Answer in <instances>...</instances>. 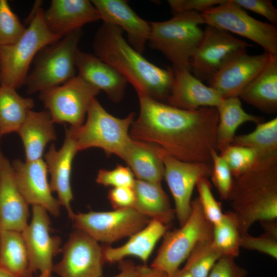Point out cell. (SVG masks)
<instances>
[{
  "mask_svg": "<svg viewBox=\"0 0 277 277\" xmlns=\"http://www.w3.org/2000/svg\"><path fill=\"white\" fill-rule=\"evenodd\" d=\"M100 90L80 75L65 83L39 92V97L54 123L84 124L91 104Z\"/></svg>",
  "mask_w": 277,
  "mask_h": 277,
  "instance_id": "9",
  "label": "cell"
},
{
  "mask_svg": "<svg viewBox=\"0 0 277 277\" xmlns=\"http://www.w3.org/2000/svg\"><path fill=\"white\" fill-rule=\"evenodd\" d=\"M225 0H169L168 3L173 13L183 12H202L224 3Z\"/></svg>",
  "mask_w": 277,
  "mask_h": 277,
  "instance_id": "43",
  "label": "cell"
},
{
  "mask_svg": "<svg viewBox=\"0 0 277 277\" xmlns=\"http://www.w3.org/2000/svg\"><path fill=\"white\" fill-rule=\"evenodd\" d=\"M48 213L41 206H32L31 223L22 232L32 274L38 270L41 273H51L53 259L62 251L60 237L51 234V223Z\"/></svg>",
  "mask_w": 277,
  "mask_h": 277,
  "instance_id": "15",
  "label": "cell"
},
{
  "mask_svg": "<svg viewBox=\"0 0 277 277\" xmlns=\"http://www.w3.org/2000/svg\"><path fill=\"white\" fill-rule=\"evenodd\" d=\"M75 65L78 75L103 90L111 101L120 102L127 84L126 79L116 69L94 55L77 49Z\"/></svg>",
  "mask_w": 277,
  "mask_h": 277,
  "instance_id": "23",
  "label": "cell"
},
{
  "mask_svg": "<svg viewBox=\"0 0 277 277\" xmlns=\"http://www.w3.org/2000/svg\"><path fill=\"white\" fill-rule=\"evenodd\" d=\"M107 197L114 209L133 207L135 196L133 187H113L109 190Z\"/></svg>",
  "mask_w": 277,
  "mask_h": 277,
  "instance_id": "44",
  "label": "cell"
},
{
  "mask_svg": "<svg viewBox=\"0 0 277 277\" xmlns=\"http://www.w3.org/2000/svg\"><path fill=\"white\" fill-rule=\"evenodd\" d=\"M133 189L135 196L133 208L150 220L165 225L172 222L175 216V210L161 184L135 179Z\"/></svg>",
  "mask_w": 277,
  "mask_h": 277,
  "instance_id": "28",
  "label": "cell"
},
{
  "mask_svg": "<svg viewBox=\"0 0 277 277\" xmlns=\"http://www.w3.org/2000/svg\"><path fill=\"white\" fill-rule=\"evenodd\" d=\"M232 176L236 177L248 170L258 159L252 149L231 144L220 152Z\"/></svg>",
  "mask_w": 277,
  "mask_h": 277,
  "instance_id": "37",
  "label": "cell"
},
{
  "mask_svg": "<svg viewBox=\"0 0 277 277\" xmlns=\"http://www.w3.org/2000/svg\"><path fill=\"white\" fill-rule=\"evenodd\" d=\"M172 277H192L191 274L184 268L179 269Z\"/></svg>",
  "mask_w": 277,
  "mask_h": 277,
  "instance_id": "47",
  "label": "cell"
},
{
  "mask_svg": "<svg viewBox=\"0 0 277 277\" xmlns=\"http://www.w3.org/2000/svg\"><path fill=\"white\" fill-rule=\"evenodd\" d=\"M123 160L127 164L136 179L161 184L164 167L155 145L131 137Z\"/></svg>",
  "mask_w": 277,
  "mask_h": 277,
  "instance_id": "27",
  "label": "cell"
},
{
  "mask_svg": "<svg viewBox=\"0 0 277 277\" xmlns=\"http://www.w3.org/2000/svg\"><path fill=\"white\" fill-rule=\"evenodd\" d=\"M204 24L200 12L176 13L169 20L149 23L148 42L171 62L173 70L190 71L191 58L203 35L200 25Z\"/></svg>",
  "mask_w": 277,
  "mask_h": 277,
  "instance_id": "4",
  "label": "cell"
},
{
  "mask_svg": "<svg viewBox=\"0 0 277 277\" xmlns=\"http://www.w3.org/2000/svg\"><path fill=\"white\" fill-rule=\"evenodd\" d=\"M84 124L69 128L79 151L99 148L107 155L114 154L123 160L126 148L131 139L129 134L135 113L121 118L108 113L95 98L87 113Z\"/></svg>",
  "mask_w": 277,
  "mask_h": 277,
  "instance_id": "6",
  "label": "cell"
},
{
  "mask_svg": "<svg viewBox=\"0 0 277 277\" xmlns=\"http://www.w3.org/2000/svg\"><path fill=\"white\" fill-rule=\"evenodd\" d=\"M28 26L14 44L0 46V85L15 89L25 84L32 61L44 47L62 37L52 33L44 19V10L35 7Z\"/></svg>",
  "mask_w": 277,
  "mask_h": 277,
  "instance_id": "5",
  "label": "cell"
},
{
  "mask_svg": "<svg viewBox=\"0 0 277 277\" xmlns=\"http://www.w3.org/2000/svg\"><path fill=\"white\" fill-rule=\"evenodd\" d=\"M134 175L128 166L117 165L112 170L101 169L99 170L96 178L97 184L105 187H133L135 179Z\"/></svg>",
  "mask_w": 277,
  "mask_h": 277,
  "instance_id": "40",
  "label": "cell"
},
{
  "mask_svg": "<svg viewBox=\"0 0 277 277\" xmlns=\"http://www.w3.org/2000/svg\"><path fill=\"white\" fill-rule=\"evenodd\" d=\"M247 271L239 266L235 258L223 256L215 264L208 277H246Z\"/></svg>",
  "mask_w": 277,
  "mask_h": 277,
  "instance_id": "42",
  "label": "cell"
},
{
  "mask_svg": "<svg viewBox=\"0 0 277 277\" xmlns=\"http://www.w3.org/2000/svg\"><path fill=\"white\" fill-rule=\"evenodd\" d=\"M11 165L17 188L28 204L41 206L58 216L61 205L52 194L45 162L42 159L25 162L16 159Z\"/></svg>",
  "mask_w": 277,
  "mask_h": 277,
  "instance_id": "16",
  "label": "cell"
},
{
  "mask_svg": "<svg viewBox=\"0 0 277 277\" xmlns=\"http://www.w3.org/2000/svg\"><path fill=\"white\" fill-rule=\"evenodd\" d=\"M139 277H168L164 272L146 265H142Z\"/></svg>",
  "mask_w": 277,
  "mask_h": 277,
  "instance_id": "46",
  "label": "cell"
},
{
  "mask_svg": "<svg viewBox=\"0 0 277 277\" xmlns=\"http://www.w3.org/2000/svg\"><path fill=\"white\" fill-rule=\"evenodd\" d=\"M263 232L253 236L248 232L241 234V248L254 250L277 259V223L276 220L260 222Z\"/></svg>",
  "mask_w": 277,
  "mask_h": 277,
  "instance_id": "35",
  "label": "cell"
},
{
  "mask_svg": "<svg viewBox=\"0 0 277 277\" xmlns=\"http://www.w3.org/2000/svg\"><path fill=\"white\" fill-rule=\"evenodd\" d=\"M0 266L16 277H33L22 232L0 230Z\"/></svg>",
  "mask_w": 277,
  "mask_h": 277,
  "instance_id": "31",
  "label": "cell"
},
{
  "mask_svg": "<svg viewBox=\"0 0 277 277\" xmlns=\"http://www.w3.org/2000/svg\"><path fill=\"white\" fill-rule=\"evenodd\" d=\"M1 137L0 136V143H1ZM4 158V156H3L1 150V148H0V168H1L2 163L3 161Z\"/></svg>",
  "mask_w": 277,
  "mask_h": 277,
  "instance_id": "50",
  "label": "cell"
},
{
  "mask_svg": "<svg viewBox=\"0 0 277 277\" xmlns=\"http://www.w3.org/2000/svg\"><path fill=\"white\" fill-rule=\"evenodd\" d=\"M118 27L103 22L93 44L95 56L113 67L133 86L157 100H167L174 82L173 69L156 66L124 39Z\"/></svg>",
  "mask_w": 277,
  "mask_h": 277,
  "instance_id": "2",
  "label": "cell"
},
{
  "mask_svg": "<svg viewBox=\"0 0 277 277\" xmlns=\"http://www.w3.org/2000/svg\"><path fill=\"white\" fill-rule=\"evenodd\" d=\"M119 269L120 272L113 277H139L141 266H135L130 261H120Z\"/></svg>",
  "mask_w": 277,
  "mask_h": 277,
  "instance_id": "45",
  "label": "cell"
},
{
  "mask_svg": "<svg viewBox=\"0 0 277 277\" xmlns=\"http://www.w3.org/2000/svg\"><path fill=\"white\" fill-rule=\"evenodd\" d=\"M243 9L257 13L268 20L270 24H277V9L269 0H231Z\"/></svg>",
  "mask_w": 277,
  "mask_h": 277,
  "instance_id": "41",
  "label": "cell"
},
{
  "mask_svg": "<svg viewBox=\"0 0 277 277\" xmlns=\"http://www.w3.org/2000/svg\"><path fill=\"white\" fill-rule=\"evenodd\" d=\"M252 46L231 33L207 25L190 62L191 73L201 81L210 80L218 71Z\"/></svg>",
  "mask_w": 277,
  "mask_h": 277,
  "instance_id": "10",
  "label": "cell"
},
{
  "mask_svg": "<svg viewBox=\"0 0 277 277\" xmlns=\"http://www.w3.org/2000/svg\"><path fill=\"white\" fill-rule=\"evenodd\" d=\"M223 256L212 240L202 241L193 248L183 268L192 277H208L215 264Z\"/></svg>",
  "mask_w": 277,
  "mask_h": 277,
  "instance_id": "34",
  "label": "cell"
},
{
  "mask_svg": "<svg viewBox=\"0 0 277 277\" xmlns=\"http://www.w3.org/2000/svg\"><path fill=\"white\" fill-rule=\"evenodd\" d=\"M219 123L216 129V146L220 152L232 144L237 129L246 122H262L259 116L249 114L242 107L239 97L223 98L216 108Z\"/></svg>",
  "mask_w": 277,
  "mask_h": 277,
  "instance_id": "29",
  "label": "cell"
},
{
  "mask_svg": "<svg viewBox=\"0 0 277 277\" xmlns=\"http://www.w3.org/2000/svg\"><path fill=\"white\" fill-rule=\"evenodd\" d=\"M75 228L96 241L111 244L130 237L151 220L133 207L110 211H90L74 213L71 220Z\"/></svg>",
  "mask_w": 277,
  "mask_h": 277,
  "instance_id": "12",
  "label": "cell"
},
{
  "mask_svg": "<svg viewBox=\"0 0 277 277\" xmlns=\"http://www.w3.org/2000/svg\"><path fill=\"white\" fill-rule=\"evenodd\" d=\"M43 15L48 30L62 38L101 19L97 9L88 0H52Z\"/></svg>",
  "mask_w": 277,
  "mask_h": 277,
  "instance_id": "19",
  "label": "cell"
},
{
  "mask_svg": "<svg viewBox=\"0 0 277 277\" xmlns=\"http://www.w3.org/2000/svg\"><path fill=\"white\" fill-rule=\"evenodd\" d=\"M26 28L6 0H0V46L12 45L23 35Z\"/></svg>",
  "mask_w": 277,
  "mask_h": 277,
  "instance_id": "36",
  "label": "cell"
},
{
  "mask_svg": "<svg viewBox=\"0 0 277 277\" xmlns=\"http://www.w3.org/2000/svg\"><path fill=\"white\" fill-rule=\"evenodd\" d=\"M62 252L61 261L52 269L60 277H102L103 247L86 233L77 229L72 232Z\"/></svg>",
  "mask_w": 277,
  "mask_h": 277,
  "instance_id": "14",
  "label": "cell"
},
{
  "mask_svg": "<svg viewBox=\"0 0 277 277\" xmlns=\"http://www.w3.org/2000/svg\"><path fill=\"white\" fill-rule=\"evenodd\" d=\"M140 113L129 131L133 139L159 147L182 161L212 165L217 150L219 113L216 108L185 110L136 91Z\"/></svg>",
  "mask_w": 277,
  "mask_h": 277,
  "instance_id": "1",
  "label": "cell"
},
{
  "mask_svg": "<svg viewBox=\"0 0 277 277\" xmlns=\"http://www.w3.org/2000/svg\"><path fill=\"white\" fill-rule=\"evenodd\" d=\"M232 144L248 147L256 153L258 159L277 154V118L256 124L252 132L235 135Z\"/></svg>",
  "mask_w": 277,
  "mask_h": 277,
  "instance_id": "32",
  "label": "cell"
},
{
  "mask_svg": "<svg viewBox=\"0 0 277 277\" xmlns=\"http://www.w3.org/2000/svg\"><path fill=\"white\" fill-rule=\"evenodd\" d=\"M167 230L168 226L151 220L145 227L130 236L129 240L121 246H103L105 262L115 263L133 256L146 263L156 243Z\"/></svg>",
  "mask_w": 277,
  "mask_h": 277,
  "instance_id": "24",
  "label": "cell"
},
{
  "mask_svg": "<svg viewBox=\"0 0 277 277\" xmlns=\"http://www.w3.org/2000/svg\"><path fill=\"white\" fill-rule=\"evenodd\" d=\"M38 277H51V273L50 272L41 273V274Z\"/></svg>",
  "mask_w": 277,
  "mask_h": 277,
  "instance_id": "49",
  "label": "cell"
},
{
  "mask_svg": "<svg viewBox=\"0 0 277 277\" xmlns=\"http://www.w3.org/2000/svg\"><path fill=\"white\" fill-rule=\"evenodd\" d=\"M174 82L167 100L168 104L185 110L203 107L217 108L223 98L205 85L188 69L173 70Z\"/></svg>",
  "mask_w": 277,
  "mask_h": 277,
  "instance_id": "22",
  "label": "cell"
},
{
  "mask_svg": "<svg viewBox=\"0 0 277 277\" xmlns=\"http://www.w3.org/2000/svg\"><path fill=\"white\" fill-rule=\"evenodd\" d=\"M203 212L206 219L213 225L219 224L222 219L224 212L222 204L218 202L212 193V186L208 179H200L196 185Z\"/></svg>",
  "mask_w": 277,
  "mask_h": 277,
  "instance_id": "38",
  "label": "cell"
},
{
  "mask_svg": "<svg viewBox=\"0 0 277 277\" xmlns=\"http://www.w3.org/2000/svg\"><path fill=\"white\" fill-rule=\"evenodd\" d=\"M269 59V54L250 55L247 53L235 58L208 81L209 87L223 98L239 97L244 89L259 74Z\"/></svg>",
  "mask_w": 277,
  "mask_h": 277,
  "instance_id": "18",
  "label": "cell"
},
{
  "mask_svg": "<svg viewBox=\"0 0 277 277\" xmlns=\"http://www.w3.org/2000/svg\"><path fill=\"white\" fill-rule=\"evenodd\" d=\"M78 152L76 141L70 128L66 130L64 143L59 150L52 144L45 154V163L50 175L51 189L56 192L61 206L66 208L69 218L74 214L71 207L73 194L71 186L72 162Z\"/></svg>",
  "mask_w": 277,
  "mask_h": 277,
  "instance_id": "17",
  "label": "cell"
},
{
  "mask_svg": "<svg viewBox=\"0 0 277 277\" xmlns=\"http://www.w3.org/2000/svg\"><path fill=\"white\" fill-rule=\"evenodd\" d=\"M204 23L247 38L260 45L265 52L277 55V28L255 19L231 0L201 13Z\"/></svg>",
  "mask_w": 277,
  "mask_h": 277,
  "instance_id": "11",
  "label": "cell"
},
{
  "mask_svg": "<svg viewBox=\"0 0 277 277\" xmlns=\"http://www.w3.org/2000/svg\"><path fill=\"white\" fill-rule=\"evenodd\" d=\"M54 123L49 113L29 111L25 121L18 131L23 143L26 162L42 159L47 144L56 139Z\"/></svg>",
  "mask_w": 277,
  "mask_h": 277,
  "instance_id": "25",
  "label": "cell"
},
{
  "mask_svg": "<svg viewBox=\"0 0 277 277\" xmlns=\"http://www.w3.org/2000/svg\"><path fill=\"white\" fill-rule=\"evenodd\" d=\"M241 234L238 219L230 210L213 226L212 242L223 256L235 258L240 253Z\"/></svg>",
  "mask_w": 277,
  "mask_h": 277,
  "instance_id": "33",
  "label": "cell"
},
{
  "mask_svg": "<svg viewBox=\"0 0 277 277\" xmlns=\"http://www.w3.org/2000/svg\"><path fill=\"white\" fill-rule=\"evenodd\" d=\"M155 147L164 165V178L173 196L175 216L181 226L190 215L191 196L197 182L202 177L211 176L212 165L182 161Z\"/></svg>",
  "mask_w": 277,
  "mask_h": 277,
  "instance_id": "13",
  "label": "cell"
},
{
  "mask_svg": "<svg viewBox=\"0 0 277 277\" xmlns=\"http://www.w3.org/2000/svg\"><path fill=\"white\" fill-rule=\"evenodd\" d=\"M212 171L211 175L213 184L216 188L221 198L227 200L232 188L233 179L228 165L217 150L212 152Z\"/></svg>",
  "mask_w": 277,
  "mask_h": 277,
  "instance_id": "39",
  "label": "cell"
},
{
  "mask_svg": "<svg viewBox=\"0 0 277 277\" xmlns=\"http://www.w3.org/2000/svg\"><path fill=\"white\" fill-rule=\"evenodd\" d=\"M82 34V29L77 30L39 51L25 83L28 93L62 85L75 76V57Z\"/></svg>",
  "mask_w": 277,
  "mask_h": 277,
  "instance_id": "8",
  "label": "cell"
},
{
  "mask_svg": "<svg viewBox=\"0 0 277 277\" xmlns=\"http://www.w3.org/2000/svg\"><path fill=\"white\" fill-rule=\"evenodd\" d=\"M239 97L262 112H276L277 55L269 54L265 67L244 89Z\"/></svg>",
  "mask_w": 277,
  "mask_h": 277,
  "instance_id": "26",
  "label": "cell"
},
{
  "mask_svg": "<svg viewBox=\"0 0 277 277\" xmlns=\"http://www.w3.org/2000/svg\"><path fill=\"white\" fill-rule=\"evenodd\" d=\"M0 277H16L0 266Z\"/></svg>",
  "mask_w": 277,
  "mask_h": 277,
  "instance_id": "48",
  "label": "cell"
},
{
  "mask_svg": "<svg viewBox=\"0 0 277 277\" xmlns=\"http://www.w3.org/2000/svg\"><path fill=\"white\" fill-rule=\"evenodd\" d=\"M241 233L257 222L277 218V154L258 159L234 177L227 200Z\"/></svg>",
  "mask_w": 277,
  "mask_h": 277,
  "instance_id": "3",
  "label": "cell"
},
{
  "mask_svg": "<svg viewBox=\"0 0 277 277\" xmlns=\"http://www.w3.org/2000/svg\"><path fill=\"white\" fill-rule=\"evenodd\" d=\"M191 210L179 229L167 231L151 267L172 277L200 242L212 240L213 225L205 217L198 197L191 202Z\"/></svg>",
  "mask_w": 277,
  "mask_h": 277,
  "instance_id": "7",
  "label": "cell"
},
{
  "mask_svg": "<svg viewBox=\"0 0 277 277\" xmlns=\"http://www.w3.org/2000/svg\"><path fill=\"white\" fill-rule=\"evenodd\" d=\"M101 19L120 28L127 34L129 44L142 53L148 41L150 31L149 23L139 17L124 0H93Z\"/></svg>",
  "mask_w": 277,
  "mask_h": 277,
  "instance_id": "21",
  "label": "cell"
},
{
  "mask_svg": "<svg viewBox=\"0 0 277 277\" xmlns=\"http://www.w3.org/2000/svg\"><path fill=\"white\" fill-rule=\"evenodd\" d=\"M34 106L33 99L21 96L13 88L0 85V136L17 132Z\"/></svg>",
  "mask_w": 277,
  "mask_h": 277,
  "instance_id": "30",
  "label": "cell"
},
{
  "mask_svg": "<svg viewBox=\"0 0 277 277\" xmlns=\"http://www.w3.org/2000/svg\"><path fill=\"white\" fill-rule=\"evenodd\" d=\"M28 206L17 188L12 165L4 157L0 168V230L22 232L28 225Z\"/></svg>",
  "mask_w": 277,
  "mask_h": 277,
  "instance_id": "20",
  "label": "cell"
}]
</instances>
